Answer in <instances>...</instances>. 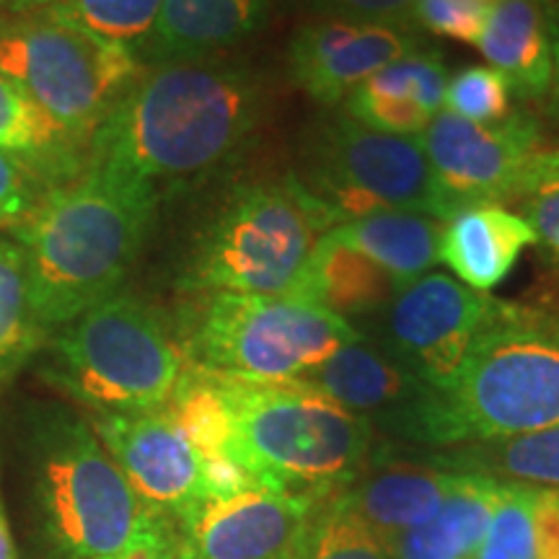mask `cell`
<instances>
[{
  "label": "cell",
  "mask_w": 559,
  "mask_h": 559,
  "mask_svg": "<svg viewBox=\"0 0 559 559\" xmlns=\"http://www.w3.org/2000/svg\"><path fill=\"white\" fill-rule=\"evenodd\" d=\"M260 117L262 88L247 68L221 58L143 66L91 138L86 164L160 194L228 164Z\"/></svg>",
  "instance_id": "6da1fadb"
},
{
  "label": "cell",
  "mask_w": 559,
  "mask_h": 559,
  "mask_svg": "<svg viewBox=\"0 0 559 559\" xmlns=\"http://www.w3.org/2000/svg\"><path fill=\"white\" fill-rule=\"evenodd\" d=\"M158 200L153 187L86 164L79 177L55 187L29 221L11 230L24 254L34 321L47 340L122 290Z\"/></svg>",
  "instance_id": "7a4b0ae2"
},
{
  "label": "cell",
  "mask_w": 559,
  "mask_h": 559,
  "mask_svg": "<svg viewBox=\"0 0 559 559\" xmlns=\"http://www.w3.org/2000/svg\"><path fill=\"white\" fill-rule=\"evenodd\" d=\"M549 428H559V330L544 309L506 304L456 379L430 389L396 432L451 449Z\"/></svg>",
  "instance_id": "3957f363"
},
{
  "label": "cell",
  "mask_w": 559,
  "mask_h": 559,
  "mask_svg": "<svg viewBox=\"0 0 559 559\" xmlns=\"http://www.w3.org/2000/svg\"><path fill=\"white\" fill-rule=\"evenodd\" d=\"M213 376L230 425V459L260 487L326 500L360 477L373 423L300 381Z\"/></svg>",
  "instance_id": "277c9868"
},
{
  "label": "cell",
  "mask_w": 559,
  "mask_h": 559,
  "mask_svg": "<svg viewBox=\"0 0 559 559\" xmlns=\"http://www.w3.org/2000/svg\"><path fill=\"white\" fill-rule=\"evenodd\" d=\"M177 340L185 362L241 381H293L362 340L347 319L290 296L187 293Z\"/></svg>",
  "instance_id": "5b68a950"
},
{
  "label": "cell",
  "mask_w": 559,
  "mask_h": 559,
  "mask_svg": "<svg viewBox=\"0 0 559 559\" xmlns=\"http://www.w3.org/2000/svg\"><path fill=\"white\" fill-rule=\"evenodd\" d=\"M334 226L298 177L239 187L194 239L179 288L293 296L313 247Z\"/></svg>",
  "instance_id": "8992f818"
},
{
  "label": "cell",
  "mask_w": 559,
  "mask_h": 559,
  "mask_svg": "<svg viewBox=\"0 0 559 559\" xmlns=\"http://www.w3.org/2000/svg\"><path fill=\"white\" fill-rule=\"evenodd\" d=\"M47 342L52 379L94 412L164 409L185 373L177 332L164 313L124 290L91 306Z\"/></svg>",
  "instance_id": "52a82bcc"
},
{
  "label": "cell",
  "mask_w": 559,
  "mask_h": 559,
  "mask_svg": "<svg viewBox=\"0 0 559 559\" xmlns=\"http://www.w3.org/2000/svg\"><path fill=\"white\" fill-rule=\"evenodd\" d=\"M143 73L130 47L70 24L52 9L0 11V75L81 143Z\"/></svg>",
  "instance_id": "ba28073f"
},
{
  "label": "cell",
  "mask_w": 559,
  "mask_h": 559,
  "mask_svg": "<svg viewBox=\"0 0 559 559\" xmlns=\"http://www.w3.org/2000/svg\"><path fill=\"white\" fill-rule=\"evenodd\" d=\"M332 221L349 223L379 210L430 215L449 221L461 205L440 185L417 135H386L334 117L306 138L304 179Z\"/></svg>",
  "instance_id": "9c48e42d"
},
{
  "label": "cell",
  "mask_w": 559,
  "mask_h": 559,
  "mask_svg": "<svg viewBox=\"0 0 559 559\" xmlns=\"http://www.w3.org/2000/svg\"><path fill=\"white\" fill-rule=\"evenodd\" d=\"M41 502L52 539L70 559L115 557L171 528L81 419H62L45 440Z\"/></svg>",
  "instance_id": "30bf717a"
},
{
  "label": "cell",
  "mask_w": 559,
  "mask_h": 559,
  "mask_svg": "<svg viewBox=\"0 0 559 559\" xmlns=\"http://www.w3.org/2000/svg\"><path fill=\"white\" fill-rule=\"evenodd\" d=\"M502 306L506 300L466 288L449 275H423L376 313L381 317L376 347L428 389L443 391Z\"/></svg>",
  "instance_id": "8fae6325"
},
{
  "label": "cell",
  "mask_w": 559,
  "mask_h": 559,
  "mask_svg": "<svg viewBox=\"0 0 559 559\" xmlns=\"http://www.w3.org/2000/svg\"><path fill=\"white\" fill-rule=\"evenodd\" d=\"M317 502L247 487L215 495L177 521L179 559H298Z\"/></svg>",
  "instance_id": "7c38bea8"
},
{
  "label": "cell",
  "mask_w": 559,
  "mask_h": 559,
  "mask_svg": "<svg viewBox=\"0 0 559 559\" xmlns=\"http://www.w3.org/2000/svg\"><path fill=\"white\" fill-rule=\"evenodd\" d=\"M440 185L461 210L513 200L523 164L539 151V124L523 111L477 124L440 111L417 135Z\"/></svg>",
  "instance_id": "4fadbf2b"
},
{
  "label": "cell",
  "mask_w": 559,
  "mask_h": 559,
  "mask_svg": "<svg viewBox=\"0 0 559 559\" xmlns=\"http://www.w3.org/2000/svg\"><path fill=\"white\" fill-rule=\"evenodd\" d=\"M88 425L145 506L179 519L210 498L205 461L166 407L94 412Z\"/></svg>",
  "instance_id": "5bb4252c"
},
{
  "label": "cell",
  "mask_w": 559,
  "mask_h": 559,
  "mask_svg": "<svg viewBox=\"0 0 559 559\" xmlns=\"http://www.w3.org/2000/svg\"><path fill=\"white\" fill-rule=\"evenodd\" d=\"M412 50L417 39L409 29L317 19L290 39L288 75L313 102L337 107L370 75Z\"/></svg>",
  "instance_id": "9a60e30c"
},
{
  "label": "cell",
  "mask_w": 559,
  "mask_h": 559,
  "mask_svg": "<svg viewBox=\"0 0 559 559\" xmlns=\"http://www.w3.org/2000/svg\"><path fill=\"white\" fill-rule=\"evenodd\" d=\"M360 417L381 415L391 430L428 394V386L366 337L340 347L298 379Z\"/></svg>",
  "instance_id": "2e32d148"
},
{
  "label": "cell",
  "mask_w": 559,
  "mask_h": 559,
  "mask_svg": "<svg viewBox=\"0 0 559 559\" xmlns=\"http://www.w3.org/2000/svg\"><path fill=\"white\" fill-rule=\"evenodd\" d=\"M270 11L272 0H164L138 60L160 66L218 58L260 32Z\"/></svg>",
  "instance_id": "e0dca14e"
},
{
  "label": "cell",
  "mask_w": 559,
  "mask_h": 559,
  "mask_svg": "<svg viewBox=\"0 0 559 559\" xmlns=\"http://www.w3.org/2000/svg\"><path fill=\"white\" fill-rule=\"evenodd\" d=\"M449 70L436 52L412 50L370 75L345 102V115L362 128L415 138L443 111Z\"/></svg>",
  "instance_id": "ac0fdd59"
},
{
  "label": "cell",
  "mask_w": 559,
  "mask_h": 559,
  "mask_svg": "<svg viewBox=\"0 0 559 559\" xmlns=\"http://www.w3.org/2000/svg\"><path fill=\"white\" fill-rule=\"evenodd\" d=\"M534 230L515 210L472 205L443 223L438 262L466 288L489 293L513 272L523 249L534 247Z\"/></svg>",
  "instance_id": "d6986e66"
},
{
  "label": "cell",
  "mask_w": 559,
  "mask_h": 559,
  "mask_svg": "<svg viewBox=\"0 0 559 559\" xmlns=\"http://www.w3.org/2000/svg\"><path fill=\"white\" fill-rule=\"evenodd\" d=\"M477 47L523 99H539L557 83V45L544 0H498Z\"/></svg>",
  "instance_id": "ffe728a7"
},
{
  "label": "cell",
  "mask_w": 559,
  "mask_h": 559,
  "mask_svg": "<svg viewBox=\"0 0 559 559\" xmlns=\"http://www.w3.org/2000/svg\"><path fill=\"white\" fill-rule=\"evenodd\" d=\"M451 485L453 472L432 464H394L373 474H360L340 495L358 519L391 547L438 513Z\"/></svg>",
  "instance_id": "44dd1931"
},
{
  "label": "cell",
  "mask_w": 559,
  "mask_h": 559,
  "mask_svg": "<svg viewBox=\"0 0 559 559\" xmlns=\"http://www.w3.org/2000/svg\"><path fill=\"white\" fill-rule=\"evenodd\" d=\"M400 290V283L381 264L349 247L330 228L313 247L290 298L309 300L349 321L376 317Z\"/></svg>",
  "instance_id": "7402d4cb"
},
{
  "label": "cell",
  "mask_w": 559,
  "mask_h": 559,
  "mask_svg": "<svg viewBox=\"0 0 559 559\" xmlns=\"http://www.w3.org/2000/svg\"><path fill=\"white\" fill-rule=\"evenodd\" d=\"M506 481L453 474V485L428 523L389 547L394 559H477Z\"/></svg>",
  "instance_id": "603a6c76"
},
{
  "label": "cell",
  "mask_w": 559,
  "mask_h": 559,
  "mask_svg": "<svg viewBox=\"0 0 559 559\" xmlns=\"http://www.w3.org/2000/svg\"><path fill=\"white\" fill-rule=\"evenodd\" d=\"M334 234L381 264L400 288H407L438 264L443 223L430 215L379 210L366 218L340 223Z\"/></svg>",
  "instance_id": "cb8c5ba5"
},
{
  "label": "cell",
  "mask_w": 559,
  "mask_h": 559,
  "mask_svg": "<svg viewBox=\"0 0 559 559\" xmlns=\"http://www.w3.org/2000/svg\"><path fill=\"white\" fill-rule=\"evenodd\" d=\"M0 151L29 160L58 185L79 177L88 160V145L52 122L3 75H0Z\"/></svg>",
  "instance_id": "d4e9b609"
},
{
  "label": "cell",
  "mask_w": 559,
  "mask_h": 559,
  "mask_svg": "<svg viewBox=\"0 0 559 559\" xmlns=\"http://www.w3.org/2000/svg\"><path fill=\"white\" fill-rule=\"evenodd\" d=\"M430 464L453 474H479L500 481L559 489V428L451 445L436 453Z\"/></svg>",
  "instance_id": "484cf974"
},
{
  "label": "cell",
  "mask_w": 559,
  "mask_h": 559,
  "mask_svg": "<svg viewBox=\"0 0 559 559\" xmlns=\"http://www.w3.org/2000/svg\"><path fill=\"white\" fill-rule=\"evenodd\" d=\"M47 342L34 321L24 254L13 239H0V381Z\"/></svg>",
  "instance_id": "4316f807"
},
{
  "label": "cell",
  "mask_w": 559,
  "mask_h": 559,
  "mask_svg": "<svg viewBox=\"0 0 559 559\" xmlns=\"http://www.w3.org/2000/svg\"><path fill=\"white\" fill-rule=\"evenodd\" d=\"M542 492L544 487L506 481L477 559H542Z\"/></svg>",
  "instance_id": "83f0119b"
},
{
  "label": "cell",
  "mask_w": 559,
  "mask_h": 559,
  "mask_svg": "<svg viewBox=\"0 0 559 559\" xmlns=\"http://www.w3.org/2000/svg\"><path fill=\"white\" fill-rule=\"evenodd\" d=\"M50 9L70 24L138 55L156 26L164 0H58Z\"/></svg>",
  "instance_id": "f1b7e54d"
},
{
  "label": "cell",
  "mask_w": 559,
  "mask_h": 559,
  "mask_svg": "<svg viewBox=\"0 0 559 559\" xmlns=\"http://www.w3.org/2000/svg\"><path fill=\"white\" fill-rule=\"evenodd\" d=\"M298 559H394V555L337 492L317 508Z\"/></svg>",
  "instance_id": "f546056e"
},
{
  "label": "cell",
  "mask_w": 559,
  "mask_h": 559,
  "mask_svg": "<svg viewBox=\"0 0 559 559\" xmlns=\"http://www.w3.org/2000/svg\"><path fill=\"white\" fill-rule=\"evenodd\" d=\"M510 83L495 68L472 66L459 70L445 88L443 107L451 115L477 124H492L510 115Z\"/></svg>",
  "instance_id": "4dcf8cb0"
},
{
  "label": "cell",
  "mask_w": 559,
  "mask_h": 559,
  "mask_svg": "<svg viewBox=\"0 0 559 559\" xmlns=\"http://www.w3.org/2000/svg\"><path fill=\"white\" fill-rule=\"evenodd\" d=\"M60 187L29 160L0 151V234H11L29 221L41 200Z\"/></svg>",
  "instance_id": "1f68e13d"
},
{
  "label": "cell",
  "mask_w": 559,
  "mask_h": 559,
  "mask_svg": "<svg viewBox=\"0 0 559 559\" xmlns=\"http://www.w3.org/2000/svg\"><path fill=\"white\" fill-rule=\"evenodd\" d=\"M498 0H415L412 21L425 32L477 45Z\"/></svg>",
  "instance_id": "d6a6232c"
},
{
  "label": "cell",
  "mask_w": 559,
  "mask_h": 559,
  "mask_svg": "<svg viewBox=\"0 0 559 559\" xmlns=\"http://www.w3.org/2000/svg\"><path fill=\"white\" fill-rule=\"evenodd\" d=\"M293 9L311 13L313 21H353V24H383L407 29L415 0H288Z\"/></svg>",
  "instance_id": "836d02e7"
},
{
  "label": "cell",
  "mask_w": 559,
  "mask_h": 559,
  "mask_svg": "<svg viewBox=\"0 0 559 559\" xmlns=\"http://www.w3.org/2000/svg\"><path fill=\"white\" fill-rule=\"evenodd\" d=\"M515 205H519L515 213L534 230V247L559 272V185L523 194V198L515 200Z\"/></svg>",
  "instance_id": "e575fe53"
},
{
  "label": "cell",
  "mask_w": 559,
  "mask_h": 559,
  "mask_svg": "<svg viewBox=\"0 0 559 559\" xmlns=\"http://www.w3.org/2000/svg\"><path fill=\"white\" fill-rule=\"evenodd\" d=\"M549 185H559V148L536 151L534 156L523 164L519 181H515L513 202L523 198V194H531Z\"/></svg>",
  "instance_id": "d590c367"
},
{
  "label": "cell",
  "mask_w": 559,
  "mask_h": 559,
  "mask_svg": "<svg viewBox=\"0 0 559 559\" xmlns=\"http://www.w3.org/2000/svg\"><path fill=\"white\" fill-rule=\"evenodd\" d=\"M104 559H179V549H177V531L169 528L164 534L156 536V539L138 544L128 551H120L115 557H104Z\"/></svg>",
  "instance_id": "8d00e7d4"
},
{
  "label": "cell",
  "mask_w": 559,
  "mask_h": 559,
  "mask_svg": "<svg viewBox=\"0 0 559 559\" xmlns=\"http://www.w3.org/2000/svg\"><path fill=\"white\" fill-rule=\"evenodd\" d=\"M0 559H16V547H13V534L3 508V498H0Z\"/></svg>",
  "instance_id": "74e56055"
},
{
  "label": "cell",
  "mask_w": 559,
  "mask_h": 559,
  "mask_svg": "<svg viewBox=\"0 0 559 559\" xmlns=\"http://www.w3.org/2000/svg\"><path fill=\"white\" fill-rule=\"evenodd\" d=\"M58 0H0V11H32V9H50Z\"/></svg>",
  "instance_id": "f35d334b"
},
{
  "label": "cell",
  "mask_w": 559,
  "mask_h": 559,
  "mask_svg": "<svg viewBox=\"0 0 559 559\" xmlns=\"http://www.w3.org/2000/svg\"><path fill=\"white\" fill-rule=\"evenodd\" d=\"M544 3H547L551 34H555V45H557V75H559V0H544Z\"/></svg>",
  "instance_id": "ab89813d"
},
{
  "label": "cell",
  "mask_w": 559,
  "mask_h": 559,
  "mask_svg": "<svg viewBox=\"0 0 559 559\" xmlns=\"http://www.w3.org/2000/svg\"><path fill=\"white\" fill-rule=\"evenodd\" d=\"M544 313H547V317H549L551 321H555V326L559 330V309H557V311H544Z\"/></svg>",
  "instance_id": "60d3db41"
},
{
  "label": "cell",
  "mask_w": 559,
  "mask_h": 559,
  "mask_svg": "<svg viewBox=\"0 0 559 559\" xmlns=\"http://www.w3.org/2000/svg\"><path fill=\"white\" fill-rule=\"evenodd\" d=\"M557 81H559V75H557Z\"/></svg>",
  "instance_id": "b9f144b4"
}]
</instances>
